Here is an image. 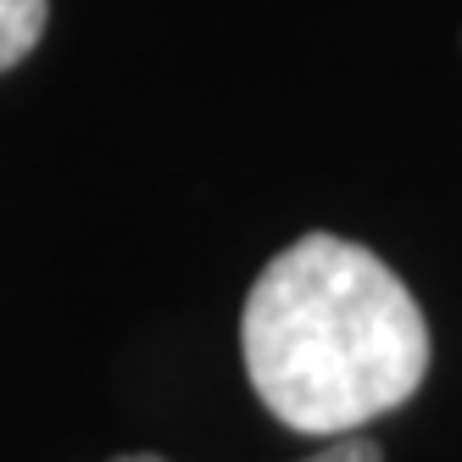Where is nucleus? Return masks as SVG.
<instances>
[{"mask_svg": "<svg viewBox=\"0 0 462 462\" xmlns=\"http://www.w3.org/2000/svg\"><path fill=\"white\" fill-rule=\"evenodd\" d=\"M240 356L256 402L295 435H351L407 407L429 323L395 268L340 235L284 245L245 295Z\"/></svg>", "mask_w": 462, "mask_h": 462, "instance_id": "f257e3e1", "label": "nucleus"}, {"mask_svg": "<svg viewBox=\"0 0 462 462\" xmlns=\"http://www.w3.org/2000/svg\"><path fill=\"white\" fill-rule=\"evenodd\" d=\"M45 23H51V0H0V73L17 68L45 40Z\"/></svg>", "mask_w": 462, "mask_h": 462, "instance_id": "f03ea898", "label": "nucleus"}, {"mask_svg": "<svg viewBox=\"0 0 462 462\" xmlns=\"http://www.w3.org/2000/svg\"><path fill=\"white\" fill-rule=\"evenodd\" d=\"M307 462H384V451H379L374 435H356V429H351V435H335L323 451H312Z\"/></svg>", "mask_w": 462, "mask_h": 462, "instance_id": "7ed1b4c3", "label": "nucleus"}, {"mask_svg": "<svg viewBox=\"0 0 462 462\" xmlns=\"http://www.w3.org/2000/svg\"><path fill=\"white\" fill-rule=\"evenodd\" d=\"M112 462H168V457H151V451H128V457H112Z\"/></svg>", "mask_w": 462, "mask_h": 462, "instance_id": "20e7f679", "label": "nucleus"}]
</instances>
